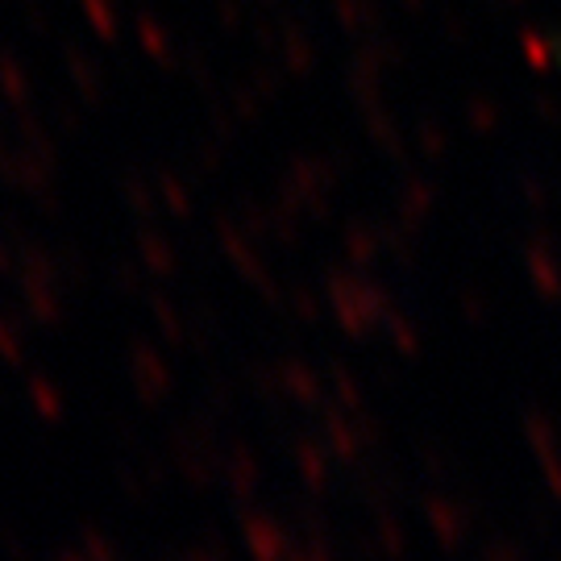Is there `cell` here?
Listing matches in <instances>:
<instances>
[{
    "mask_svg": "<svg viewBox=\"0 0 561 561\" xmlns=\"http://www.w3.org/2000/svg\"><path fill=\"white\" fill-rule=\"evenodd\" d=\"M167 454L175 461V470L183 474L187 486L196 491H208L213 479H217V466H221V454H217V437H213V421L204 412H192L183 424H175L167 433Z\"/></svg>",
    "mask_w": 561,
    "mask_h": 561,
    "instance_id": "obj_1",
    "label": "cell"
},
{
    "mask_svg": "<svg viewBox=\"0 0 561 561\" xmlns=\"http://www.w3.org/2000/svg\"><path fill=\"white\" fill-rule=\"evenodd\" d=\"M129 366H134V382H138V400L146 403V408H159V403L171 396V370H167V362H162L146 341H138Z\"/></svg>",
    "mask_w": 561,
    "mask_h": 561,
    "instance_id": "obj_2",
    "label": "cell"
},
{
    "mask_svg": "<svg viewBox=\"0 0 561 561\" xmlns=\"http://www.w3.org/2000/svg\"><path fill=\"white\" fill-rule=\"evenodd\" d=\"M245 541H250V553L254 561H275L279 553V537H275V528L262 520V516H245Z\"/></svg>",
    "mask_w": 561,
    "mask_h": 561,
    "instance_id": "obj_3",
    "label": "cell"
},
{
    "mask_svg": "<svg viewBox=\"0 0 561 561\" xmlns=\"http://www.w3.org/2000/svg\"><path fill=\"white\" fill-rule=\"evenodd\" d=\"M229 479H233V491L245 500L250 486H254V458H250L245 445H233V449H229Z\"/></svg>",
    "mask_w": 561,
    "mask_h": 561,
    "instance_id": "obj_4",
    "label": "cell"
},
{
    "mask_svg": "<svg viewBox=\"0 0 561 561\" xmlns=\"http://www.w3.org/2000/svg\"><path fill=\"white\" fill-rule=\"evenodd\" d=\"M30 400H34V408H38V416L42 421H59L62 416V400H59V391L50 387L46 379H30Z\"/></svg>",
    "mask_w": 561,
    "mask_h": 561,
    "instance_id": "obj_5",
    "label": "cell"
},
{
    "mask_svg": "<svg viewBox=\"0 0 561 561\" xmlns=\"http://www.w3.org/2000/svg\"><path fill=\"white\" fill-rule=\"evenodd\" d=\"M80 541H83V553H88L92 561H125V558H121L117 545L108 541V537H104L96 524H83V528H80Z\"/></svg>",
    "mask_w": 561,
    "mask_h": 561,
    "instance_id": "obj_6",
    "label": "cell"
},
{
    "mask_svg": "<svg viewBox=\"0 0 561 561\" xmlns=\"http://www.w3.org/2000/svg\"><path fill=\"white\" fill-rule=\"evenodd\" d=\"M117 479H121V486H125V495H129V500H141V495H146V479L134 470V458L117 461Z\"/></svg>",
    "mask_w": 561,
    "mask_h": 561,
    "instance_id": "obj_7",
    "label": "cell"
},
{
    "mask_svg": "<svg viewBox=\"0 0 561 561\" xmlns=\"http://www.w3.org/2000/svg\"><path fill=\"white\" fill-rule=\"evenodd\" d=\"M154 312H159V321H162V333H167V341L171 345H180L183 341V324H180V317L167 308V300H154Z\"/></svg>",
    "mask_w": 561,
    "mask_h": 561,
    "instance_id": "obj_8",
    "label": "cell"
},
{
    "mask_svg": "<svg viewBox=\"0 0 561 561\" xmlns=\"http://www.w3.org/2000/svg\"><path fill=\"white\" fill-rule=\"evenodd\" d=\"M30 308H34V317H42L46 324L59 321V304L50 300L46 291H34V287H30Z\"/></svg>",
    "mask_w": 561,
    "mask_h": 561,
    "instance_id": "obj_9",
    "label": "cell"
},
{
    "mask_svg": "<svg viewBox=\"0 0 561 561\" xmlns=\"http://www.w3.org/2000/svg\"><path fill=\"white\" fill-rule=\"evenodd\" d=\"M0 358L9 362V366H21V362H25L18 333H13V329H4V324H0Z\"/></svg>",
    "mask_w": 561,
    "mask_h": 561,
    "instance_id": "obj_10",
    "label": "cell"
},
{
    "mask_svg": "<svg viewBox=\"0 0 561 561\" xmlns=\"http://www.w3.org/2000/svg\"><path fill=\"white\" fill-rule=\"evenodd\" d=\"M0 545L9 549V558L13 561H30V549H25V541L18 537V528H13V524H0Z\"/></svg>",
    "mask_w": 561,
    "mask_h": 561,
    "instance_id": "obj_11",
    "label": "cell"
},
{
    "mask_svg": "<svg viewBox=\"0 0 561 561\" xmlns=\"http://www.w3.org/2000/svg\"><path fill=\"white\" fill-rule=\"evenodd\" d=\"M204 396L217 403L221 412H229V408H233V396H229V382H225V379H213V382H208V391H204Z\"/></svg>",
    "mask_w": 561,
    "mask_h": 561,
    "instance_id": "obj_12",
    "label": "cell"
},
{
    "mask_svg": "<svg viewBox=\"0 0 561 561\" xmlns=\"http://www.w3.org/2000/svg\"><path fill=\"white\" fill-rule=\"evenodd\" d=\"M183 561H225V558H221V553H213V549L204 553V545H201V549H187V553H183Z\"/></svg>",
    "mask_w": 561,
    "mask_h": 561,
    "instance_id": "obj_13",
    "label": "cell"
},
{
    "mask_svg": "<svg viewBox=\"0 0 561 561\" xmlns=\"http://www.w3.org/2000/svg\"><path fill=\"white\" fill-rule=\"evenodd\" d=\"M55 561H92V558H88V553H71V549H59V553H55Z\"/></svg>",
    "mask_w": 561,
    "mask_h": 561,
    "instance_id": "obj_14",
    "label": "cell"
},
{
    "mask_svg": "<svg viewBox=\"0 0 561 561\" xmlns=\"http://www.w3.org/2000/svg\"><path fill=\"white\" fill-rule=\"evenodd\" d=\"M291 382H296V387H300L304 396H308V387H312V382H308V375H300V370H291Z\"/></svg>",
    "mask_w": 561,
    "mask_h": 561,
    "instance_id": "obj_15",
    "label": "cell"
}]
</instances>
